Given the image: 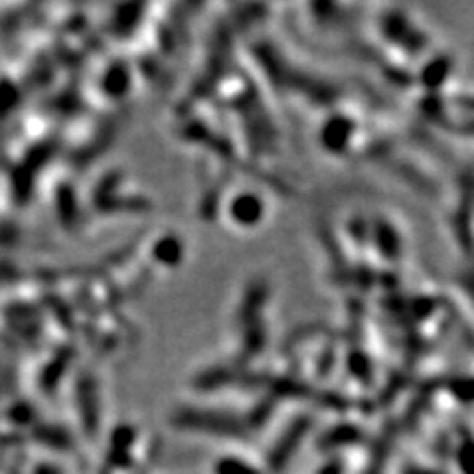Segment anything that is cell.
<instances>
[{"label": "cell", "instance_id": "obj_2", "mask_svg": "<svg viewBox=\"0 0 474 474\" xmlns=\"http://www.w3.org/2000/svg\"><path fill=\"white\" fill-rule=\"evenodd\" d=\"M216 474H261L255 466L247 461H241L239 456H226L221 461H217L214 466Z\"/></svg>", "mask_w": 474, "mask_h": 474}, {"label": "cell", "instance_id": "obj_1", "mask_svg": "<svg viewBox=\"0 0 474 474\" xmlns=\"http://www.w3.org/2000/svg\"><path fill=\"white\" fill-rule=\"evenodd\" d=\"M265 212L267 207L263 206L261 196L247 190L233 194L227 204V216L231 219V224L241 229H253L259 226L265 217Z\"/></svg>", "mask_w": 474, "mask_h": 474}, {"label": "cell", "instance_id": "obj_3", "mask_svg": "<svg viewBox=\"0 0 474 474\" xmlns=\"http://www.w3.org/2000/svg\"><path fill=\"white\" fill-rule=\"evenodd\" d=\"M320 474H342V466H340L338 463L328 464L326 468H322V470H320Z\"/></svg>", "mask_w": 474, "mask_h": 474}]
</instances>
